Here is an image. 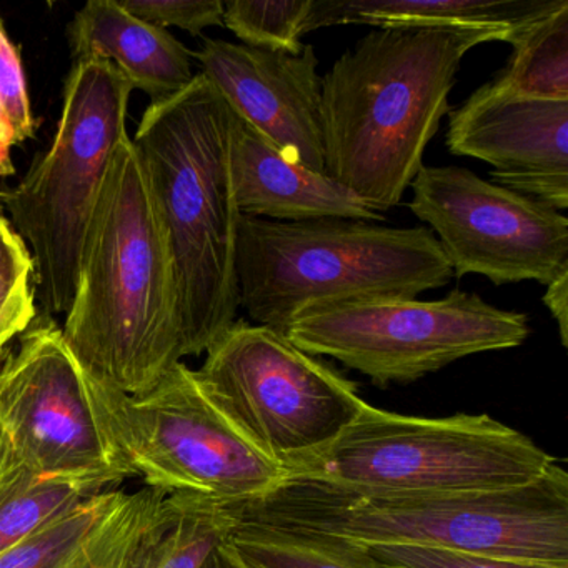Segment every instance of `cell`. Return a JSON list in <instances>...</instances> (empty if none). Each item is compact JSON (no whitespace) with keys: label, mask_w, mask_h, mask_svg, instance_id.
<instances>
[{"label":"cell","mask_w":568,"mask_h":568,"mask_svg":"<svg viewBox=\"0 0 568 568\" xmlns=\"http://www.w3.org/2000/svg\"><path fill=\"white\" fill-rule=\"evenodd\" d=\"M12 454H14V452H12L11 444H9L8 435H6L4 428L0 425V470L8 464Z\"/></svg>","instance_id":"obj_31"},{"label":"cell","mask_w":568,"mask_h":568,"mask_svg":"<svg viewBox=\"0 0 568 568\" xmlns=\"http://www.w3.org/2000/svg\"><path fill=\"white\" fill-rule=\"evenodd\" d=\"M554 462L530 437L487 414L412 417L365 402L332 444L284 468L285 478L392 495L518 487Z\"/></svg>","instance_id":"obj_6"},{"label":"cell","mask_w":568,"mask_h":568,"mask_svg":"<svg viewBox=\"0 0 568 568\" xmlns=\"http://www.w3.org/2000/svg\"><path fill=\"white\" fill-rule=\"evenodd\" d=\"M0 108L8 115L19 142L34 135L36 121L28 85H26L21 55L9 39L2 19H0Z\"/></svg>","instance_id":"obj_27"},{"label":"cell","mask_w":568,"mask_h":568,"mask_svg":"<svg viewBox=\"0 0 568 568\" xmlns=\"http://www.w3.org/2000/svg\"><path fill=\"white\" fill-rule=\"evenodd\" d=\"M205 354L209 390L282 465L327 447L365 404L354 382L264 325L235 321Z\"/></svg>","instance_id":"obj_10"},{"label":"cell","mask_w":568,"mask_h":568,"mask_svg":"<svg viewBox=\"0 0 568 568\" xmlns=\"http://www.w3.org/2000/svg\"><path fill=\"white\" fill-rule=\"evenodd\" d=\"M192 58L239 121L292 161L325 174L322 78L314 45L291 55L205 39Z\"/></svg>","instance_id":"obj_13"},{"label":"cell","mask_w":568,"mask_h":568,"mask_svg":"<svg viewBox=\"0 0 568 568\" xmlns=\"http://www.w3.org/2000/svg\"><path fill=\"white\" fill-rule=\"evenodd\" d=\"M61 328L95 384L131 397L184 358L174 261L131 135L109 165Z\"/></svg>","instance_id":"obj_1"},{"label":"cell","mask_w":568,"mask_h":568,"mask_svg":"<svg viewBox=\"0 0 568 568\" xmlns=\"http://www.w3.org/2000/svg\"><path fill=\"white\" fill-rule=\"evenodd\" d=\"M235 125L234 112L199 72L184 91L151 102L132 138L174 261L184 357L205 354L241 308Z\"/></svg>","instance_id":"obj_3"},{"label":"cell","mask_w":568,"mask_h":568,"mask_svg":"<svg viewBox=\"0 0 568 568\" xmlns=\"http://www.w3.org/2000/svg\"><path fill=\"white\" fill-rule=\"evenodd\" d=\"M36 317L34 261L21 235L0 217V354Z\"/></svg>","instance_id":"obj_24"},{"label":"cell","mask_w":568,"mask_h":568,"mask_svg":"<svg viewBox=\"0 0 568 568\" xmlns=\"http://www.w3.org/2000/svg\"><path fill=\"white\" fill-rule=\"evenodd\" d=\"M237 524L235 505L187 491L162 495L122 568H202Z\"/></svg>","instance_id":"obj_19"},{"label":"cell","mask_w":568,"mask_h":568,"mask_svg":"<svg viewBox=\"0 0 568 568\" xmlns=\"http://www.w3.org/2000/svg\"><path fill=\"white\" fill-rule=\"evenodd\" d=\"M508 44L511 55L491 84L545 101H568V0L527 22Z\"/></svg>","instance_id":"obj_21"},{"label":"cell","mask_w":568,"mask_h":568,"mask_svg":"<svg viewBox=\"0 0 568 568\" xmlns=\"http://www.w3.org/2000/svg\"><path fill=\"white\" fill-rule=\"evenodd\" d=\"M237 278L241 307L252 324L284 334L298 314L317 305L417 298L455 277L427 227L242 215Z\"/></svg>","instance_id":"obj_5"},{"label":"cell","mask_w":568,"mask_h":568,"mask_svg":"<svg viewBox=\"0 0 568 568\" xmlns=\"http://www.w3.org/2000/svg\"><path fill=\"white\" fill-rule=\"evenodd\" d=\"M490 32L374 29L322 78L325 174L384 215L450 112L462 61Z\"/></svg>","instance_id":"obj_2"},{"label":"cell","mask_w":568,"mask_h":568,"mask_svg":"<svg viewBox=\"0 0 568 568\" xmlns=\"http://www.w3.org/2000/svg\"><path fill=\"white\" fill-rule=\"evenodd\" d=\"M232 178L242 215L274 222L324 219L384 222L354 192L282 154L239 121L232 145Z\"/></svg>","instance_id":"obj_15"},{"label":"cell","mask_w":568,"mask_h":568,"mask_svg":"<svg viewBox=\"0 0 568 568\" xmlns=\"http://www.w3.org/2000/svg\"><path fill=\"white\" fill-rule=\"evenodd\" d=\"M408 209L434 232L454 277L548 285L568 271V219L457 165H422Z\"/></svg>","instance_id":"obj_12"},{"label":"cell","mask_w":568,"mask_h":568,"mask_svg":"<svg viewBox=\"0 0 568 568\" xmlns=\"http://www.w3.org/2000/svg\"><path fill=\"white\" fill-rule=\"evenodd\" d=\"M95 387L119 450L149 488L244 505L285 480L284 465L248 437L184 362L138 397Z\"/></svg>","instance_id":"obj_8"},{"label":"cell","mask_w":568,"mask_h":568,"mask_svg":"<svg viewBox=\"0 0 568 568\" xmlns=\"http://www.w3.org/2000/svg\"><path fill=\"white\" fill-rule=\"evenodd\" d=\"M545 287L547 291L541 301L557 322L561 345L568 347V271L558 275Z\"/></svg>","instance_id":"obj_28"},{"label":"cell","mask_w":568,"mask_h":568,"mask_svg":"<svg viewBox=\"0 0 568 568\" xmlns=\"http://www.w3.org/2000/svg\"><path fill=\"white\" fill-rule=\"evenodd\" d=\"M202 568H239L227 555L222 551V548L219 547L211 557L207 558Z\"/></svg>","instance_id":"obj_30"},{"label":"cell","mask_w":568,"mask_h":568,"mask_svg":"<svg viewBox=\"0 0 568 568\" xmlns=\"http://www.w3.org/2000/svg\"><path fill=\"white\" fill-rule=\"evenodd\" d=\"M361 545V544H358ZM385 568H568L417 545H362Z\"/></svg>","instance_id":"obj_25"},{"label":"cell","mask_w":568,"mask_h":568,"mask_svg":"<svg viewBox=\"0 0 568 568\" xmlns=\"http://www.w3.org/2000/svg\"><path fill=\"white\" fill-rule=\"evenodd\" d=\"M0 425L36 474L94 491L135 477L119 450L95 382L51 318L32 322L0 362Z\"/></svg>","instance_id":"obj_11"},{"label":"cell","mask_w":568,"mask_h":568,"mask_svg":"<svg viewBox=\"0 0 568 568\" xmlns=\"http://www.w3.org/2000/svg\"><path fill=\"white\" fill-rule=\"evenodd\" d=\"M125 11L159 28H179L202 34L205 29L224 26L222 0H119Z\"/></svg>","instance_id":"obj_26"},{"label":"cell","mask_w":568,"mask_h":568,"mask_svg":"<svg viewBox=\"0 0 568 568\" xmlns=\"http://www.w3.org/2000/svg\"><path fill=\"white\" fill-rule=\"evenodd\" d=\"M445 144L494 174L568 175V101L524 98L487 82L448 112Z\"/></svg>","instance_id":"obj_14"},{"label":"cell","mask_w":568,"mask_h":568,"mask_svg":"<svg viewBox=\"0 0 568 568\" xmlns=\"http://www.w3.org/2000/svg\"><path fill=\"white\" fill-rule=\"evenodd\" d=\"M308 11L311 0H232L224 2V26L242 45L295 55L305 45L302 38Z\"/></svg>","instance_id":"obj_23"},{"label":"cell","mask_w":568,"mask_h":568,"mask_svg":"<svg viewBox=\"0 0 568 568\" xmlns=\"http://www.w3.org/2000/svg\"><path fill=\"white\" fill-rule=\"evenodd\" d=\"M221 548L239 568H385L354 541L242 518Z\"/></svg>","instance_id":"obj_20"},{"label":"cell","mask_w":568,"mask_h":568,"mask_svg":"<svg viewBox=\"0 0 568 568\" xmlns=\"http://www.w3.org/2000/svg\"><path fill=\"white\" fill-rule=\"evenodd\" d=\"M16 144H19L16 138L14 129L9 122L8 115L0 108V178H11L16 169L12 164L11 151Z\"/></svg>","instance_id":"obj_29"},{"label":"cell","mask_w":568,"mask_h":568,"mask_svg":"<svg viewBox=\"0 0 568 568\" xmlns=\"http://www.w3.org/2000/svg\"><path fill=\"white\" fill-rule=\"evenodd\" d=\"M134 91L111 62L75 61L51 149L6 194L16 232L31 247L36 291L48 314H65L74 297L89 222L112 158L129 138Z\"/></svg>","instance_id":"obj_7"},{"label":"cell","mask_w":568,"mask_h":568,"mask_svg":"<svg viewBox=\"0 0 568 568\" xmlns=\"http://www.w3.org/2000/svg\"><path fill=\"white\" fill-rule=\"evenodd\" d=\"M165 491H101L0 555V568H122Z\"/></svg>","instance_id":"obj_16"},{"label":"cell","mask_w":568,"mask_h":568,"mask_svg":"<svg viewBox=\"0 0 568 568\" xmlns=\"http://www.w3.org/2000/svg\"><path fill=\"white\" fill-rule=\"evenodd\" d=\"M239 518L361 545H417L568 567V474L557 460L498 490L368 495L285 478Z\"/></svg>","instance_id":"obj_4"},{"label":"cell","mask_w":568,"mask_h":568,"mask_svg":"<svg viewBox=\"0 0 568 568\" xmlns=\"http://www.w3.org/2000/svg\"><path fill=\"white\" fill-rule=\"evenodd\" d=\"M94 495L98 491L84 485L42 477L12 454L0 470V555L44 530Z\"/></svg>","instance_id":"obj_22"},{"label":"cell","mask_w":568,"mask_h":568,"mask_svg":"<svg viewBox=\"0 0 568 568\" xmlns=\"http://www.w3.org/2000/svg\"><path fill=\"white\" fill-rule=\"evenodd\" d=\"M314 357L334 358L375 385L410 384L460 358L520 347L528 317L485 302L475 292L452 291L438 301L367 298L317 305L284 332Z\"/></svg>","instance_id":"obj_9"},{"label":"cell","mask_w":568,"mask_h":568,"mask_svg":"<svg viewBox=\"0 0 568 568\" xmlns=\"http://www.w3.org/2000/svg\"><path fill=\"white\" fill-rule=\"evenodd\" d=\"M75 61L111 62L134 89L164 101L195 78L192 52L168 29L135 18L119 0H91L69 28Z\"/></svg>","instance_id":"obj_17"},{"label":"cell","mask_w":568,"mask_h":568,"mask_svg":"<svg viewBox=\"0 0 568 568\" xmlns=\"http://www.w3.org/2000/svg\"><path fill=\"white\" fill-rule=\"evenodd\" d=\"M561 0H311L304 36L335 26L377 29H450L490 32L510 39L527 22L547 14Z\"/></svg>","instance_id":"obj_18"}]
</instances>
